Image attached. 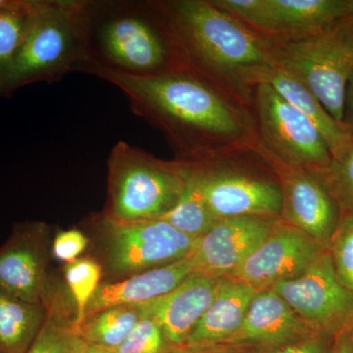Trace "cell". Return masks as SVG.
<instances>
[{
	"label": "cell",
	"mask_w": 353,
	"mask_h": 353,
	"mask_svg": "<svg viewBox=\"0 0 353 353\" xmlns=\"http://www.w3.org/2000/svg\"><path fill=\"white\" fill-rule=\"evenodd\" d=\"M221 10L269 39L321 31L350 15L353 0H211Z\"/></svg>",
	"instance_id": "cell-11"
},
{
	"label": "cell",
	"mask_w": 353,
	"mask_h": 353,
	"mask_svg": "<svg viewBox=\"0 0 353 353\" xmlns=\"http://www.w3.org/2000/svg\"><path fill=\"white\" fill-rule=\"evenodd\" d=\"M90 238L79 229L59 232L53 241L51 252L53 256L68 264L80 259L87 250Z\"/></svg>",
	"instance_id": "cell-30"
},
{
	"label": "cell",
	"mask_w": 353,
	"mask_h": 353,
	"mask_svg": "<svg viewBox=\"0 0 353 353\" xmlns=\"http://www.w3.org/2000/svg\"><path fill=\"white\" fill-rule=\"evenodd\" d=\"M0 97H2L1 85H0Z\"/></svg>",
	"instance_id": "cell-38"
},
{
	"label": "cell",
	"mask_w": 353,
	"mask_h": 353,
	"mask_svg": "<svg viewBox=\"0 0 353 353\" xmlns=\"http://www.w3.org/2000/svg\"><path fill=\"white\" fill-rule=\"evenodd\" d=\"M143 317L139 304H123L85 318L78 328L72 331L87 343L113 352L124 343Z\"/></svg>",
	"instance_id": "cell-22"
},
{
	"label": "cell",
	"mask_w": 353,
	"mask_h": 353,
	"mask_svg": "<svg viewBox=\"0 0 353 353\" xmlns=\"http://www.w3.org/2000/svg\"><path fill=\"white\" fill-rule=\"evenodd\" d=\"M83 345L82 339L72 331L60 353H82Z\"/></svg>",
	"instance_id": "cell-33"
},
{
	"label": "cell",
	"mask_w": 353,
	"mask_h": 353,
	"mask_svg": "<svg viewBox=\"0 0 353 353\" xmlns=\"http://www.w3.org/2000/svg\"><path fill=\"white\" fill-rule=\"evenodd\" d=\"M333 350L334 347H331L325 336L316 334L296 343L285 345L271 353H333Z\"/></svg>",
	"instance_id": "cell-31"
},
{
	"label": "cell",
	"mask_w": 353,
	"mask_h": 353,
	"mask_svg": "<svg viewBox=\"0 0 353 353\" xmlns=\"http://www.w3.org/2000/svg\"><path fill=\"white\" fill-rule=\"evenodd\" d=\"M50 229L44 223L16 224L0 246V287L32 303L48 304L52 294L48 274Z\"/></svg>",
	"instance_id": "cell-12"
},
{
	"label": "cell",
	"mask_w": 353,
	"mask_h": 353,
	"mask_svg": "<svg viewBox=\"0 0 353 353\" xmlns=\"http://www.w3.org/2000/svg\"><path fill=\"white\" fill-rule=\"evenodd\" d=\"M329 245L336 276L353 294V212L341 213Z\"/></svg>",
	"instance_id": "cell-28"
},
{
	"label": "cell",
	"mask_w": 353,
	"mask_h": 353,
	"mask_svg": "<svg viewBox=\"0 0 353 353\" xmlns=\"http://www.w3.org/2000/svg\"><path fill=\"white\" fill-rule=\"evenodd\" d=\"M257 83L270 85L290 105L305 115L321 132L331 152L332 157H338L353 137L347 128L334 119L321 102L299 78L275 64L257 68L245 79L248 90Z\"/></svg>",
	"instance_id": "cell-18"
},
{
	"label": "cell",
	"mask_w": 353,
	"mask_h": 353,
	"mask_svg": "<svg viewBox=\"0 0 353 353\" xmlns=\"http://www.w3.org/2000/svg\"><path fill=\"white\" fill-rule=\"evenodd\" d=\"M257 292L241 281L223 278L214 301L194 327L187 345L204 347L231 339L241 329Z\"/></svg>",
	"instance_id": "cell-20"
},
{
	"label": "cell",
	"mask_w": 353,
	"mask_h": 353,
	"mask_svg": "<svg viewBox=\"0 0 353 353\" xmlns=\"http://www.w3.org/2000/svg\"><path fill=\"white\" fill-rule=\"evenodd\" d=\"M190 162L159 159L120 141L108 161V202L103 214L118 221L158 220L180 201Z\"/></svg>",
	"instance_id": "cell-4"
},
{
	"label": "cell",
	"mask_w": 353,
	"mask_h": 353,
	"mask_svg": "<svg viewBox=\"0 0 353 353\" xmlns=\"http://www.w3.org/2000/svg\"><path fill=\"white\" fill-rule=\"evenodd\" d=\"M64 274L75 304V317L72 329H76L85 319V310L97 288L101 284L103 272L101 263L94 257H80L65 266Z\"/></svg>",
	"instance_id": "cell-25"
},
{
	"label": "cell",
	"mask_w": 353,
	"mask_h": 353,
	"mask_svg": "<svg viewBox=\"0 0 353 353\" xmlns=\"http://www.w3.org/2000/svg\"><path fill=\"white\" fill-rule=\"evenodd\" d=\"M48 304L22 301L0 287V353H26L48 314Z\"/></svg>",
	"instance_id": "cell-21"
},
{
	"label": "cell",
	"mask_w": 353,
	"mask_h": 353,
	"mask_svg": "<svg viewBox=\"0 0 353 353\" xmlns=\"http://www.w3.org/2000/svg\"><path fill=\"white\" fill-rule=\"evenodd\" d=\"M256 146L281 163L316 174L328 167L332 154L321 132L266 83L250 88Z\"/></svg>",
	"instance_id": "cell-9"
},
{
	"label": "cell",
	"mask_w": 353,
	"mask_h": 353,
	"mask_svg": "<svg viewBox=\"0 0 353 353\" xmlns=\"http://www.w3.org/2000/svg\"><path fill=\"white\" fill-rule=\"evenodd\" d=\"M87 62L80 70L154 77L190 68L157 0H80Z\"/></svg>",
	"instance_id": "cell-2"
},
{
	"label": "cell",
	"mask_w": 353,
	"mask_h": 353,
	"mask_svg": "<svg viewBox=\"0 0 353 353\" xmlns=\"http://www.w3.org/2000/svg\"><path fill=\"white\" fill-rule=\"evenodd\" d=\"M352 12H353V11H352Z\"/></svg>",
	"instance_id": "cell-39"
},
{
	"label": "cell",
	"mask_w": 353,
	"mask_h": 353,
	"mask_svg": "<svg viewBox=\"0 0 353 353\" xmlns=\"http://www.w3.org/2000/svg\"><path fill=\"white\" fill-rule=\"evenodd\" d=\"M311 332L284 299L273 290L265 289L253 297L241 329L230 340L284 343Z\"/></svg>",
	"instance_id": "cell-19"
},
{
	"label": "cell",
	"mask_w": 353,
	"mask_h": 353,
	"mask_svg": "<svg viewBox=\"0 0 353 353\" xmlns=\"http://www.w3.org/2000/svg\"><path fill=\"white\" fill-rule=\"evenodd\" d=\"M333 353H353L350 332H341L339 340L334 345Z\"/></svg>",
	"instance_id": "cell-34"
},
{
	"label": "cell",
	"mask_w": 353,
	"mask_h": 353,
	"mask_svg": "<svg viewBox=\"0 0 353 353\" xmlns=\"http://www.w3.org/2000/svg\"><path fill=\"white\" fill-rule=\"evenodd\" d=\"M292 310L315 333H341L353 317V294L336 276L331 253L323 250L296 277L272 285Z\"/></svg>",
	"instance_id": "cell-10"
},
{
	"label": "cell",
	"mask_w": 353,
	"mask_h": 353,
	"mask_svg": "<svg viewBox=\"0 0 353 353\" xmlns=\"http://www.w3.org/2000/svg\"><path fill=\"white\" fill-rule=\"evenodd\" d=\"M343 124L353 137V75L348 82L347 94H345Z\"/></svg>",
	"instance_id": "cell-32"
},
{
	"label": "cell",
	"mask_w": 353,
	"mask_h": 353,
	"mask_svg": "<svg viewBox=\"0 0 353 353\" xmlns=\"http://www.w3.org/2000/svg\"><path fill=\"white\" fill-rule=\"evenodd\" d=\"M279 219L245 216L218 221L190 254L196 272L228 277L259 248Z\"/></svg>",
	"instance_id": "cell-15"
},
{
	"label": "cell",
	"mask_w": 353,
	"mask_h": 353,
	"mask_svg": "<svg viewBox=\"0 0 353 353\" xmlns=\"http://www.w3.org/2000/svg\"><path fill=\"white\" fill-rule=\"evenodd\" d=\"M82 353H113L112 350H106V348L97 347V345H90L83 341Z\"/></svg>",
	"instance_id": "cell-35"
},
{
	"label": "cell",
	"mask_w": 353,
	"mask_h": 353,
	"mask_svg": "<svg viewBox=\"0 0 353 353\" xmlns=\"http://www.w3.org/2000/svg\"><path fill=\"white\" fill-rule=\"evenodd\" d=\"M271 41L272 64L299 78L343 124L345 94L353 75V12L321 31Z\"/></svg>",
	"instance_id": "cell-6"
},
{
	"label": "cell",
	"mask_w": 353,
	"mask_h": 353,
	"mask_svg": "<svg viewBox=\"0 0 353 353\" xmlns=\"http://www.w3.org/2000/svg\"><path fill=\"white\" fill-rule=\"evenodd\" d=\"M190 175L218 220L281 217L280 181L255 145L221 153L205 161L190 162Z\"/></svg>",
	"instance_id": "cell-5"
},
{
	"label": "cell",
	"mask_w": 353,
	"mask_h": 353,
	"mask_svg": "<svg viewBox=\"0 0 353 353\" xmlns=\"http://www.w3.org/2000/svg\"><path fill=\"white\" fill-rule=\"evenodd\" d=\"M194 272L196 265L189 255L174 263L130 277L116 281H103L88 303L85 319L112 306L143 304L163 296Z\"/></svg>",
	"instance_id": "cell-17"
},
{
	"label": "cell",
	"mask_w": 353,
	"mask_h": 353,
	"mask_svg": "<svg viewBox=\"0 0 353 353\" xmlns=\"http://www.w3.org/2000/svg\"><path fill=\"white\" fill-rule=\"evenodd\" d=\"M255 148L277 173L282 190L281 217L323 246H328L340 216L336 201L319 179L310 172L297 170ZM339 206V205H338Z\"/></svg>",
	"instance_id": "cell-14"
},
{
	"label": "cell",
	"mask_w": 353,
	"mask_h": 353,
	"mask_svg": "<svg viewBox=\"0 0 353 353\" xmlns=\"http://www.w3.org/2000/svg\"><path fill=\"white\" fill-rule=\"evenodd\" d=\"M348 326L350 327V331H348V332H350V339H352V348H353V317H352V321H350V325H348Z\"/></svg>",
	"instance_id": "cell-37"
},
{
	"label": "cell",
	"mask_w": 353,
	"mask_h": 353,
	"mask_svg": "<svg viewBox=\"0 0 353 353\" xmlns=\"http://www.w3.org/2000/svg\"><path fill=\"white\" fill-rule=\"evenodd\" d=\"M190 69L250 101L246 76L272 64V41L211 0H157Z\"/></svg>",
	"instance_id": "cell-3"
},
{
	"label": "cell",
	"mask_w": 353,
	"mask_h": 353,
	"mask_svg": "<svg viewBox=\"0 0 353 353\" xmlns=\"http://www.w3.org/2000/svg\"><path fill=\"white\" fill-rule=\"evenodd\" d=\"M174 348L159 323L154 318L143 316L113 353H169Z\"/></svg>",
	"instance_id": "cell-29"
},
{
	"label": "cell",
	"mask_w": 353,
	"mask_h": 353,
	"mask_svg": "<svg viewBox=\"0 0 353 353\" xmlns=\"http://www.w3.org/2000/svg\"><path fill=\"white\" fill-rule=\"evenodd\" d=\"M324 250L307 234L279 219L259 248L228 277L257 290L269 289L296 277Z\"/></svg>",
	"instance_id": "cell-13"
},
{
	"label": "cell",
	"mask_w": 353,
	"mask_h": 353,
	"mask_svg": "<svg viewBox=\"0 0 353 353\" xmlns=\"http://www.w3.org/2000/svg\"><path fill=\"white\" fill-rule=\"evenodd\" d=\"M190 238L199 239L212 229L217 218L209 210L190 172L189 182L175 208L160 219Z\"/></svg>",
	"instance_id": "cell-24"
},
{
	"label": "cell",
	"mask_w": 353,
	"mask_h": 353,
	"mask_svg": "<svg viewBox=\"0 0 353 353\" xmlns=\"http://www.w3.org/2000/svg\"><path fill=\"white\" fill-rule=\"evenodd\" d=\"M197 350H199V347L196 345H185L174 348L169 353H197Z\"/></svg>",
	"instance_id": "cell-36"
},
{
	"label": "cell",
	"mask_w": 353,
	"mask_h": 353,
	"mask_svg": "<svg viewBox=\"0 0 353 353\" xmlns=\"http://www.w3.org/2000/svg\"><path fill=\"white\" fill-rule=\"evenodd\" d=\"M41 0H8L0 7V85L24 43ZM3 97V95H2Z\"/></svg>",
	"instance_id": "cell-23"
},
{
	"label": "cell",
	"mask_w": 353,
	"mask_h": 353,
	"mask_svg": "<svg viewBox=\"0 0 353 353\" xmlns=\"http://www.w3.org/2000/svg\"><path fill=\"white\" fill-rule=\"evenodd\" d=\"M334 197L341 213L353 212V138L331 163L314 174Z\"/></svg>",
	"instance_id": "cell-26"
},
{
	"label": "cell",
	"mask_w": 353,
	"mask_h": 353,
	"mask_svg": "<svg viewBox=\"0 0 353 353\" xmlns=\"http://www.w3.org/2000/svg\"><path fill=\"white\" fill-rule=\"evenodd\" d=\"M80 0H41L29 34L2 85V95L36 83H52L87 62Z\"/></svg>",
	"instance_id": "cell-7"
},
{
	"label": "cell",
	"mask_w": 353,
	"mask_h": 353,
	"mask_svg": "<svg viewBox=\"0 0 353 353\" xmlns=\"http://www.w3.org/2000/svg\"><path fill=\"white\" fill-rule=\"evenodd\" d=\"M85 73L119 88L132 112L162 132L178 160L196 163L256 145L250 104L194 70L145 78L99 68Z\"/></svg>",
	"instance_id": "cell-1"
},
{
	"label": "cell",
	"mask_w": 353,
	"mask_h": 353,
	"mask_svg": "<svg viewBox=\"0 0 353 353\" xmlns=\"http://www.w3.org/2000/svg\"><path fill=\"white\" fill-rule=\"evenodd\" d=\"M67 313L59 299L51 297L48 314L38 336L26 353H60L72 332L74 319H67Z\"/></svg>",
	"instance_id": "cell-27"
},
{
	"label": "cell",
	"mask_w": 353,
	"mask_h": 353,
	"mask_svg": "<svg viewBox=\"0 0 353 353\" xmlns=\"http://www.w3.org/2000/svg\"><path fill=\"white\" fill-rule=\"evenodd\" d=\"M223 278L194 272L168 294L139 306L143 316L159 323L173 347H182L214 301Z\"/></svg>",
	"instance_id": "cell-16"
},
{
	"label": "cell",
	"mask_w": 353,
	"mask_h": 353,
	"mask_svg": "<svg viewBox=\"0 0 353 353\" xmlns=\"http://www.w3.org/2000/svg\"><path fill=\"white\" fill-rule=\"evenodd\" d=\"M97 241V261L106 281H116L185 259L199 239L162 220L118 221L101 213L88 221Z\"/></svg>",
	"instance_id": "cell-8"
}]
</instances>
